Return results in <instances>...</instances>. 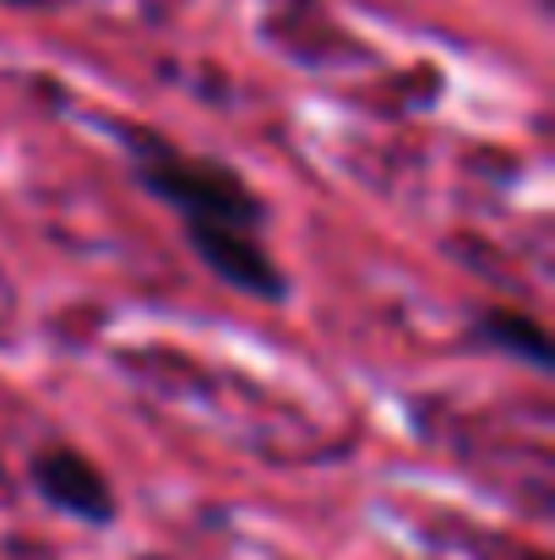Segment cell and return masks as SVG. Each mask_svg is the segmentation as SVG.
I'll list each match as a JSON object with an SVG mask.
<instances>
[{"instance_id":"obj_3","label":"cell","mask_w":555,"mask_h":560,"mask_svg":"<svg viewBox=\"0 0 555 560\" xmlns=\"http://www.w3.org/2000/svg\"><path fill=\"white\" fill-rule=\"evenodd\" d=\"M474 332H479V343H490V349H501V354H512V360H523V365H534V371L551 365V338H545L540 322L523 316V311H501V305H490V311L479 316Z\"/></svg>"},{"instance_id":"obj_2","label":"cell","mask_w":555,"mask_h":560,"mask_svg":"<svg viewBox=\"0 0 555 560\" xmlns=\"http://www.w3.org/2000/svg\"><path fill=\"white\" fill-rule=\"evenodd\" d=\"M27 479H33V490H38L44 506H55V512L77 517V523L104 528V523H115V512H120V501H115L104 468H99L88 452H77V446H44V452H33Z\"/></svg>"},{"instance_id":"obj_1","label":"cell","mask_w":555,"mask_h":560,"mask_svg":"<svg viewBox=\"0 0 555 560\" xmlns=\"http://www.w3.org/2000/svg\"><path fill=\"white\" fill-rule=\"evenodd\" d=\"M131 153H137V180L181 212L185 240L190 234H262V218H267L262 196L229 164L190 159V153L159 142V137H137Z\"/></svg>"}]
</instances>
